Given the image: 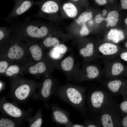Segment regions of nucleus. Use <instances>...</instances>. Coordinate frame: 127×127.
<instances>
[{
	"label": "nucleus",
	"mask_w": 127,
	"mask_h": 127,
	"mask_svg": "<svg viewBox=\"0 0 127 127\" xmlns=\"http://www.w3.org/2000/svg\"><path fill=\"white\" fill-rule=\"evenodd\" d=\"M88 90L85 98L89 116L99 115L117 103L107 90L95 88Z\"/></svg>",
	"instance_id": "nucleus-2"
},
{
	"label": "nucleus",
	"mask_w": 127,
	"mask_h": 127,
	"mask_svg": "<svg viewBox=\"0 0 127 127\" xmlns=\"http://www.w3.org/2000/svg\"><path fill=\"white\" fill-rule=\"evenodd\" d=\"M44 105L40 108L37 111L35 116L27 119L28 123V126L30 127H41L43 123L42 111Z\"/></svg>",
	"instance_id": "nucleus-17"
},
{
	"label": "nucleus",
	"mask_w": 127,
	"mask_h": 127,
	"mask_svg": "<svg viewBox=\"0 0 127 127\" xmlns=\"http://www.w3.org/2000/svg\"><path fill=\"white\" fill-rule=\"evenodd\" d=\"M44 57L34 65L29 67L26 72L36 78H39L47 73L52 72L54 67L52 60L48 57Z\"/></svg>",
	"instance_id": "nucleus-10"
},
{
	"label": "nucleus",
	"mask_w": 127,
	"mask_h": 127,
	"mask_svg": "<svg viewBox=\"0 0 127 127\" xmlns=\"http://www.w3.org/2000/svg\"><path fill=\"white\" fill-rule=\"evenodd\" d=\"M14 30L16 34L24 40L36 42L46 37L48 32L47 27L41 26L35 21L23 23Z\"/></svg>",
	"instance_id": "nucleus-6"
},
{
	"label": "nucleus",
	"mask_w": 127,
	"mask_h": 127,
	"mask_svg": "<svg viewBox=\"0 0 127 127\" xmlns=\"http://www.w3.org/2000/svg\"><path fill=\"white\" fill-rule=\"evenodd\" d=\"M119 107L117 103L105 110L96 118L100 127H116L119 126Z\"/></svg>",
	"instance_id": "nucleus-8"
},
{
	"label": "nucleus",
	"mask_w": 127,
	"mask_h": 127,
	"mask_svg": "<svg viewBox=\"0 0 127 127\" xmlns=\"http://www.w3.org/2000/svg\"><path fill=\"white\" fill-rule=\"evenodd\" d=\"M92 17L91 12H84L81 14L76 21L78 24H82L86 23L87 21L91 19Z\"/></svg>",
	"instance_id": "nucleus-27"
},
{
	"label": "nucleus",
	"mask_w": 127,
	"mask_h": 127,
	"mask_svg": "<svg viewBox=\"0 0 127 127\" xmlns=\"http://www.w3.org/2000/svg\"><path fill=\"white\" fill-rule=\"evenodd\" d=\"M20 71V67L18 65L15 64L11 65L8 67L4 75L12 78L19 75Z\"/></svg>",
	"instance_id": "nucleus-24"
},
{
	"label": "nucleus",
	"mask_w": 127,
	"mask_h": 127,
	"mask_svg": "<svg viewBox=\"0 0 127 127\" xmlns=\"http://www.w3.org/2000/svg\"><path fill=\"white\" fill-rule=\"evenodd\" d=\"M119 14L115 10L110 12L104 20L107 22V27H114L116 25L118 21Z\"/></svg>",
	"instance_id": "nucleus-21"
},
{
	"label": "nucleus",
	"mask_w": 127,
	"mask_h": 127,
	"mask_svg": "<svg viewBox=\"0 0 127 127\" xmlns=\"http://www.w3.org/2000/svg\"><path fill=\"white\" fill-rule=\"evenodd\" d=\"M52 48L61 54L63 55H64L66 52L67 49V47L63 44H60L58 46Z\"/></svg>",
	"instance_id": "nucleus-32"
},
{
	"label": "nucleus",
	"mask_w": 127,
	"mask_h": 127,
	"mask_svg": "<svg viewBox=\"0 0 127 127\" xmlns=\"http://www.w3.org/2000/svg\"><path fill=\"white\" fill-rule=\"evenodd\" d=\"M99 51L103 55H109L115 54L118 51V48L115 45L109 43L103 44L99 47Z\"/></svg>",
	"instance_id": "nucleus-19"
},
{
	"label": "nucleus",
	"mask_w": 127,
	"mask_h": 127,
	"mask_svg": "<svg viewBox=\"0 0 127 127\" xmlns=\"http://www.w3.org/2000/svg\"><path fill=\"white\" fill-rule=\"evenodd\" d=\"M8 62L7 60H3L0 61V73L4 75L7 69L9 66Z\"/></svg>",
	"instance_id": "nucleus-31"
},
{
	"label": "nucleus",
	"mask_w": 127,
	"mask_h": 127,
	"mask_svg": "<svg viewBox=\"0 0 127 127\" xmlns=\"http://www.w3.org/2000/svg\"><path fill=\"white\" fill-rule=\"evenodd\" d=\"M124 67L121 63L116 62L112 65L111 71V75L115 77L120 75L123 71Z\"/></svg>",
	"instance_id": "nucleus-26"
},
{
	"label": "nucleus",
	"mask_w": 127,
	"mask_h": 127,
	"mask_svg": "<svg viewBox=\"0 0 127 127\" xmlns=\"http://www.w3.org/2000/svg\"><path fill=\"white\" fill-rule=\"evenodd\" d=\"M5 27H0V41L1 42L7 39L8 37L9 32L11 31Z\"/></svg>",
	"instance_id": "nucleus-30"
},
{
	"label": "nucleus",
	"mask_w": 127,
	"mask_h": 127,
	"mask_svg": "<svg viewBox=\"0 0 127 127\" xmlns=\"http://www.w3.org/2000/svg\"><path fill=\"white\" fill-rule=\"evenodd\" d=\"M52 111V121L58 126L71 127L73 123L70 119L69 112L60 107L57 104L53 103L50 105Z\"/></svg>",
	"instance_id": "nucleus-9"
},
{
	"label": "nucleus",
	"mask_w": 127,
	"mask_h": 127,
	"mask_svg": "<svg viewBox=\"0 0 127 127\" xmlns=\"http://www.w3.org/2000/svg\"><path fill=\"white\" fill-rule=\"evenodd\" d=\"M71 127H85V126L83 124H74L73 123Z\"/></svg>",
	"instance_id": "nucleus-41"
},
{
	"label": "nucleus",
	"mask_w": 127,
	"mask_h": 127,
	"mask_svg": "<svg viewBox=\"0 0 127 127\" xmlns=\"http://www.w3.org/2000/svg\"><path fill=\"white\" fill-rule=\"evenodd\" d=\"M73 0L74 1H77L78 0Z\"/></svg>",
	"instance_id": "nucleus-45"
},
{
	"label": "nucleus",
	"mask_w": 127,
	"mask_h": 127,
	"mask_svg": "<svg viewBox=\"0 0 127 127\" xmlns=\"http://www.w3.org/2000/svg\"><path fill=\"white\" fill-rule=\"evenodd\" d=\"M123 82L120 79H115L107 83L105 87L112 95L116 96L120 92Z\"/></svg>",
	"instance_id": "nucleus-15"
},
{
	"label": "nucleus",
	"mask_w": 127,
	"mask_h": 127,
	"mask_svg": "<svg viewBox=\"0 0 127 127\" xmlns=\"http://www.w3.org/2000/svg\"><path fill=\"white\" fill-rule=\"evenodd\" d=\"M125 21L126 24L127 25V17L125 19Z\"/></svg>",
	"instance_id": "nucleus-43"
},
{
	"label": "nucleus",
	"mask_w": 127,
	"mask_h": 127,
	"mask_svg": "<svg viewBox=\"0 0 127 127\" xmlns=\"http://www.w3.org/2000/svg\"><path fill=\"white\" fill-rule=\"evenodd\" d=\"M59 86L57 80L53 78L51 72H48L43 75L41 81L39 83L38 91L33 95L32 98L42 101L44 106L49 109L50 108L49 103V99L55 94Z\"/></svg>",
	"instance_id": "nucleus-5"
},
{
	"label": "nucleus",
	"mask_w": 127,
	"mask_h": 127,
	"mask_svg": "<svg viewBox=\"0 0 127 127\" xmlns=\"http://www.w3.org/2000/svg\"><path fill=\"white\" fill-rule=\"evenodd\" d=\"M125 45L126 47L127 48V41L126 42L125 44Z\"/></svg>",
	"instance_id": "nucleus-44"
},
{
	"label": "nucleus",
	"mask_w": 127,
	"mask_h": 127,
	"mask_svg": "<svg viewBox=\"0 0 127 127\" xmlns=\"http://www.w3.org/2000/svg\"><path fill=\"white\" fill-rule=\"evenodd\" d=\"M32 3L30 1H23L19 5L16 6L8 15V19L17 17L28 10L31 7Z\"/></svg>",
	"instance_id": "nucleus-14"
},
{
	"label": "nucleus",
	"mask_w": 127,
	"mask_h": 127,
	"mask_svg": "<svg viewBox=\"0 0 127 127\" xmlns=\"http://www.w3.org/2000/svg\"><path fill=\"white\" fill-rule=\"evenodd\" d=\"M89 31L86 23L82 24V26L80 31L81 35L83 36L87 35L89 33Z\"/></svg>",
	"instance_id": "nucleus-33"
},
{
	"label": "nucleus",
	"mask_w": 127,
	"mask_h": 127,
	"mask_svg": "<svg viewBox=\"0 0 127 127\" xmlns=\"http://www.w3.org/2000/svg\"><path fill=\"white\" fill-rule=\"evenodd\" d=\"M26 41L28 53L32 59L37 62L42 60L44 56L43 50L37 42L30 41Z\"/></svg>",
	"instance_id": "nucleus-13"
},
{
	"label": "nucleus",
	"mask_w": 127,
	"mask_h": 127,
	"mask_svg": "<svg viewBox=\"0 0 127 127\" xmlns=\"http://www.w3.org/2000/svg\"><path fill=\"white\" fill-rule=\"evenodd\" d=\"M121 123L123 127H127V115L123 119Z\"/></svg>",
	"instance_id": "nucleus-39"
},
{
	"label": "nucleus",
	"mask_w": 127,
	"mask_h": 127,
	"mask_svg": "<svg viewBox=\"0 0 127 127\" xmlns=\"http://www.w3.org/2000/svg\"><path fill=\"white\" fill-rule=\"evenodd\" d=\"M85 122L83 123L85 127H100L96 117L95 116H91L92 119H91L85 116Z\"/></svg>",
	"instance_id": "nucleus-28"
},
{
	"label": "nucleus",
	"mask_w": 127,
	"mask_h": 127,
	"mask_svg": "<svg viewBox=\"0 0 127 127\" xmlns=\"http://www.w3.org/2000/svg\"><path fill=\"white\" fill-rule=\"evenodd\" d=\"M39 83L19 75L11 78L8 96L17 103H25L35 92Z\"/></svg>",
	"instance_id": "nucleus-3"
},
{
	"label": "nucleus",
	"mask_w": 127,
	"mask_h": 127,
	"mask_svg": "<svg viewBox=\"0 0 127 127\" xmlns=\"http://www.w3.org/2000/svg\"><path fill=\"white\" fill-rule=\"evenodd\" d=\"M52 62L54 67H56L62 72L68 80H72L77 69L75 66V59L72 54L60 62Z\"/></svg>",
	"instance_id": "nucleus-11"
},
{
	"label": "nucleus",
	"mask_w": 127,
	"mask_h": 127,
	"mask_svg": "<svg viewBox=\"0 0 127 127\" xmlns=\"http://www.w3.org/2000/svg\"><path fill=\"white\" fill-rule=\"evenodd\" d=\"M107 12V11L106 10H103V14L102 15V16L103 17H104L106 14Z\"/></svg>",
	"instance_id": "nucleus-42"
},
{
	"label": "nucleus",
	"mask_w": 127,
	"mask_h": 127,
	"mask_svg": "<svg viewBox=\"0 0 127 127\" xmlns=\"http://www.w3.org/2000/svg\"><path fill=\"white\" fill-rule=\"evenodd\" d=\"M87 89L86 87L68 83L59 85L55 95L77 109L84 116L87 111L85 105V93Z\"/></svg>",
	"instance_id": "nucleus-1"
},
{
	"label": "nucleus",
	"mask_w": 127,
	"mask_h": 127,
	"mask_svg": "<svg viewBox=\"0 0 127 127\" xmlns=\"http://www.w3.org/2000/svg\"><path fill=\"white\" fill-rule=\"evenodd\" d=\"M119 107L123 112L127 113V101L122 102L120 104Z\"/></svg>",
	"instance_id": "nucleus-34"
},
{
	"label": "nucleus",
	"mask_w": 127,
	"mask_h": 127,
	"mask_svg": "<svg viewBox=\"0 0 127 127\" xmlns=\"http://www.w3.org/2000/svg\"><path fill=\"white\" fill-rule=\"evenodd\" d=\"M102 15L99 14L97 15L95 18V20L97 23H100L102 21L104 20L105 18L102 16Z\"/></svg>",
	"instance_id": "nucleus-36"
},
{
	"label": "nucleus",
	"mask_w": 127,
	"mask_h": 127,
	"mask_svg": "<svg viewBox=\"0 0 127 127\" xmlns=\"http://www.w3.org/2000/svg\"><path fill=\"white\" fill-rule=\"evenodd\" d=\"M99 75V71L97 67L94 65H89L86 67L85 70L77 69L72 80L79 83L85 80L96 79Z\"/></svg>",
	"instance_id": "nucleus-12"
},
{
	"label": "nucleus",
	"mask_w": 127,
	"mask_h": 127,
	"mask_svg": "<svg viewBox=\"0 0 127 127\" xmlns=\"http://www.w3.org/2000/svg\"><path fill=\"white\" fill-rule=\"evenodd\" d=\"M120 1L122 8L127 9V0H120Z\"/></svg>",
	"instance_id": "nucleus-38"
},
{
	"label": "nucleus",
	"mask_w": 127,
	"mask_h": 127,
	"mask_svg": "<svg viewBox=\"0 0 127 127\" xmlns=\"http://www.w3.org/2000/svg\"><path fill=\"white\" fill-rule=\"evenodd\" d=\"M120 56L121 59L127 61V51L122 52L120 54Z\"/></svg>",
	"instance_id": "nucleus-37"
},
{
	"label": "nucleus",
	"mask_w": 127,
	"mask_h": 127,
	"mask_svg": "<svg viewBox=\"0 0 127 127\" xmlns=\"http://www.w3.org/2000/svg\"><path fill=\"white\" fill-rule=\"evenodd\" d=\"M48 56V57L51 60H56L61 59L64 55L61 54L52 48L49 53Z\"/></svg>",
	"instance_id": "nucleus-29"
},
{
	"label": "nucleus",
	"mask_w": 127,
	"mask_h": 127,
	"mask_svg": "<svg viewBox=\"0 0 127 127\" xmlns=\"http://www.w3.org/2000/svg\"><path fill=\"white\" fill-rule=\"evenodd\" d=\"M24 125L23 120L0 117V127H21Z\"/></svg>",
	"instance_id": "nucleus-16"
},
{
	"label": "nucleus",
	"mask_w": 127,
	"mask_h": 127,
	"mask_svg": "<svg viewBox=\"0 0 127 127\" xmlns=\"http://www.w3.org/2000/svg\"><path fill=\"white\" fill-rule=\"evenodd\" d=\"M0 110L4 116L20 120L26 121L32 117V109L24 110L19 107L17 103L8 101L4 96L0 99Z\"/></svg>",
	"instance_id": "nucleus-7"
},
{
	"label": "nucleus",
	"mask_w": 127,
	"mask_h": 127,
	"mask_svg": "<svg viewBox=\"0 0 127 127\" xmlns=\"http://www.w3.org/2000/svg\"><path fill=\"white\" fill-rule=\"evenodd\" d=\"M59 6L55 2L52 0L47 1L42 6L40 11L47 14H51L56 13L58 10Z\"/></svg>",
	"instance_id": "nucleus-18"
},
{
	"label": "nucleus",
	"mask_w": 127,
	"mask_h": 127,
	"mask_svg": "<svg viewBox=\"0 0 127 127\" xmlns=\"http://www.w3.org/2000/svg\"><path fill=\"white\" fill-rule=\"evenodd\" d=\"M16 34L1 42V46L5 50V57L8 60L19 62L23 60L28 54L26 41Z\"/></svg>",
	"instance_id": "nucleus-4"
},
{
	"label": "nucleus",
	"mask_w": 127,
	"mask_h": 127,
	"mask_svg": "<svg viewBox=\"0 0 127 127\" xmlns=\"http://www.w3.org/2000/svg\"><path fill=\"white\" fill-rule=\"evenodd\" d=\"M95 2L98 5H103L107 4L108 2V0H94ZM111 2L113 1L114 0H108Z\"/></svg>",
	"instance_id": "nucleus-35"
},
{
	"label": "nucleus",
	"mask_w": 127,
	"mask_h": 127,
	"mask_svg": "<svg viewBox=\"0 0 127 127\" xmlns=\"http://www.w3.org/2000/svg\"><path fill=\"white\" fill-rule=\"evenodd\" d=\"M63 9L67 16L70 17H74L77 15V8L71 3H68L65 4L63 6Z\"/></svg>",
	"instance_id": "nucleus-22"
},
{
	"label": "nucleus",
	"mask_w": 127,
	"mask_h": 127,
	"mask_svg": "<svg viewBox=\"0 0 127 127\" xmlns=\"http://www.w3.org/2000/svg\"><path fill=\"white\" fill-rule=\"evenodd\" d=\"M5 88L4 83L2 81H0V92L4 90Z\"/></svg>",
	"instance_id": "nucleus-40"
},
{
	"label": "nucleus",
	"mask_w": 127,
	"mask_h": 127,
	"mask_svg": "<svg viewBox=\"0 0 127 127\" xmlns=\"http://www.w3.org/2000/svg\"><path fill=\"white\" fill-rule=\"evenodd\" d=\"M43 44L44 46L47 48L56 47L60 44L59 41L57 38L51 37L46 38L43 40Z\"/></svg>",
	"instance_id": "nucleus-25"
},
{
	"label": "nucleus",
	"mask_w": 127,
	"mask_h": 127,
	"mask_svg": "<svg viewBox=\"0 0 127 127\" xmlns=\"http://www.w3.org/2000/svg\"><path fill=\"white\" fill-rule=\"evenodd\" d=\"M107 37L109 40H112L114 43H117L124 40L125 36L122 30L112 28L108 33Z\"/></svg>",
	"instance_id": "nucleus-20"
},
{
	"label": "nucleus",
	"mask_w": 127,
	"mask_h": 127,
	"mask_svg": "<svg viewBox=\"0 0 127 127\" xmlns=\"http://www.w3.org/2000/svg\"><path fill=\"white\" fill-rule=\"evenodd\" d=\"M94 51V46L92 44H87L85 47L81 48L79 50L80 55L84 58H88L92 56Z\"/></svg>",
	"instance_id": "nucleus-23"
}]
</instances>
